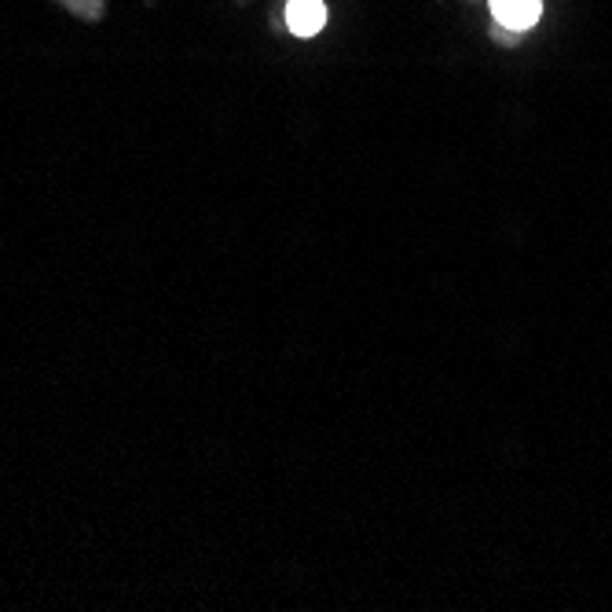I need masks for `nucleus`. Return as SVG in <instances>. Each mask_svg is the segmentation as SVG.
<instances>
[{"label": "nucleus", "mask_w": 612, "mask_h": 612, "mask_svg": "<svg viewBox=\"0 0 612 612\" xmlns=\"http://www.w3.org/2000/svg\"><path fill=\"white\" fill-rule=\"evenodd\" d=\"M539 0H492V15L506 30H528L539 19Z\"/></svg>", "instance_id": "1"}, {"label": "nucleus", "mask_w": 612, "mask_h": 612, "mask_svg": "<svg viewBox=\"0 0 612 612\" xmlns=\"http://www.w3.org/2000/svg\"><path fill=\"white\" fill-rule=\"evenodd\" d=\"M323 22H327V8H323V0H291V4H286V26H291L297 37H312V33H319Z\"/></svg>", "instance_id": "2"}]
</instances>
